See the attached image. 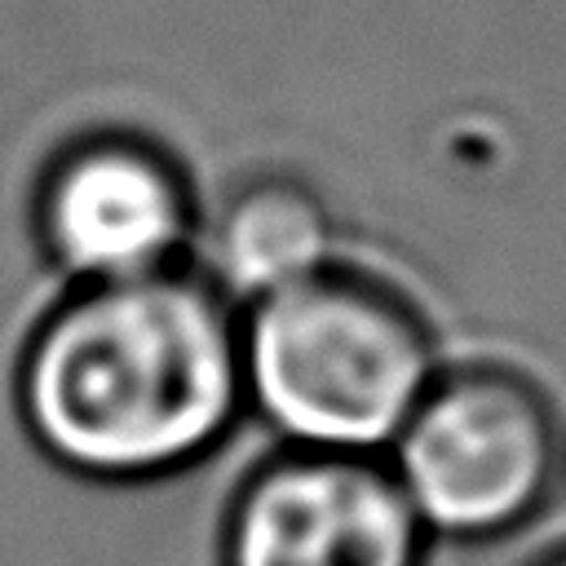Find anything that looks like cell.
I'll list each match as a JSON object with an SVG mask.
<instances>
[{"label":"cell","mask_w":566,"mask_h":566,"mask_svg":"<svg viewBox=\"0 0 566 566\" xmlns=\"http://www.w3.org/2000/svg\"><path fill=\"white\" fill-rule=\"evenodd\" d=\"M9 398L27 442L80 482L190 473L248 420L239 305L195 265L53 287L18 336Z\"/></svg>","instance_id":"cell-1"},{"label":"cell","mask_w":566,"mask_h":566,"mask_svg":"<svg viewBox=\"0 0 566 566\" xmlns=\"http://www.w3.org/2000/svg\"><path fill=\"white\" fill-rule=\"evenodd\" d=\"M243 402L274 447L385 455L451 358L429 301L394 270L340 252L239 310Z\"/></svg>","instance_id":"cell-2"},{"label":"cell","mask_w":566,"mask_h":566,"mask_svg":"<svg viewBox=\"0 0 566 566\" xmlns=\"http://www.w3.org/2000/svg\"><path fill=\"white\" fill-rule=\"evenodd\" d=\"M429 539L486 544L522 531L566 473V420L517 363L447 358L385 451Z\"/></svg>","instance_id":"cell-3"},{"label":"cell","mask_w":566,"mask_h":566,"mask_svg":"<svg viewBox=\"0 0 566 566\" xmlns=\"http://www.w3.org/2000/svg\"><path fill=\"white\" fill-rule=\"evenodd\" d=\"M208 190L190 159L133 119L62 133L27 181V239L57 287L128 283L195 261Z\"/></svg>","instance_id":"cell-4"},{"label":"cell","mask_w":566,"mask_h":566,"mask_svg":"<svg viewBox=\"0 0 566 566\" xmlns=\"http://www.w3.org/2000/svg\"><path fill=\"white\" fill-rule=\"evenodd\" d=\"M429 544L385 455L274 447L221 513V566H424Z\"/></svg>","instance_id":"cell-5"},{"label":"cell","mask_w":566,"mask_h":566,"mask_svg":"<svg viewBox=\"0 0 566 566\" xmlns=\"http://www.w3.org/2000/svg\"><path fill=\"white\" fill-rule=\"evenodd\" d=\"M340 252H349L345 226L323 186L296 168L261 164L203 199L190 265L243 310L318 274Z\"/></svg>","instance_id":"cell-6"},{"label":"cell","mask_w":566,"mask_h":566,"mask_svg":"<svg viewBox=\"0 0 566 566\" xmlns=\"http://www.w3.org/2000/svg\"><path fill=\"white\" fill-rule=\"evenodd\" d=\"M531 566H566V544H557V548H548V553H539Z\"/></svg>","instance_id":"cell-7"},{"label":"cell","mask_w":566,"mask_h":566,"mask_svg":"<svg viewBox=\"0 0 566 566\" xmlns=\"http://www.w3.org/2000/svg\"><path fill=\"white\" fill-rule=\"evenodd\" d=\"M562 478H566V473H562Z\"/></svg>","instance_id":"cell-8"}]
</instances>
